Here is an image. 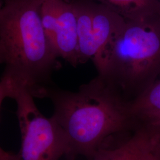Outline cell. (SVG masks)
Wrapping results in <instances>:
<instances>
[{
  "instance_id": "1",
  "label": "cell",
  "mask_w": 160,
  "mask_h": 160,
  "mask_svg": "<svg viewBox=\"0 0 160 160\" xmlns=\"http://www.w3.org/2000/svg\"><path fill=\"white\" fill-rule=\"evenodd\" d=\"M46 98L53 106L52 117L66 136L69 160L81 155L92 160L110 137L135 131L130 104L97 77L76 92L51 86Z\"/></svg>"
},
{
  "instance_id": "2",
  "label": "cell",
  "mask_w": 160,
  "mask_h": 160,
  "mask_svg": "<svg viewBox=\"0 0 160 160\" xmlns=\"http://www.w3.org/2000/svg\"><path fill=\"white\" fill-rule=\"evenodd\" d=\"M43 1L10 0L0 10L1 80L39 98H46L52 75L61 67L43 27Z\"/></svg>"
},
{
  "instance_id": "3",
  "label": "cell",
  "mask_w": 160,
  "mask_h": 160,
  "mask_svg": "<svg viewBox=\"0 0 160 160\" xmlns=\"http://www.w3.org/2000/svg\"><path fill=\"white\" fill-rule=\"evenodd\" d=\"M92 62L103 83L134 101L160 77V12L126 20Z\"/></svg>"
},
{
  "instance_id": "4",
  "label": "cell",
  "mask_w": 160,
  "mask_h": 160,
  "mask_svg": "<svg viewBox=\"0 0 160 160\" xmlns=\"http://www.w3.org/2000/svg\"><path fill=\"white\" fill-rule=\"evenodd\" d=\"M17 103L22 135L21 148L11 160H59L68 154L63 130L52 118L41 113L34 97L22 88H12L10 97Z\"/></svg>"
},
{
  "instance_id": "5",
  "label": "cell",
  "mask_w": 160,
  "mask_h": 160,
  "mask_svg": "<svg viewBox=\"0 0 160 160\" xmlns=\"http://www.w3.org/2000/svg\"><path fill=\"white\" fill-rule=\"evenodd\" d=\"M77 22L79 64L94 61L125 23L126 20L90 0H70Z\"/></svg>"
},
{
  "instance_id": "6",
  "label": "cell",
  "mask_w": 160,
  "mask_h": 160,
  "mask_svg": "<svg viewBox=\"0 0 160 160\" xmlns=\"http://www.w3.org/2000/svg\"><path fill=\"white\" fill-rule=\"evenodd\" d=\"M40 15L48 39L58 57L76 67L79 64L77 22L72 4L65 0H43Z\"/></svg>"
},
{
  "instance_id": "7",
  "label": "cell",
  "mask_w": 160,
  "mask_h": 160,
  "mask_svg": "<svg viewBox=\"0 0 160 160\" xmlns=\"http://www.w3.org/2000/svg\"><path fill=\"white\" fill-rule=\"evenodd\" d=\"M90 1L103 5L123 17L126 20L139 19L155 12H160V4L158 0Z\"/></svg>"
},
{
  "instance_id": "8",
  "label": "cell",
  "mask_w": 160,
  "mask_h": 160,
  "mask_svg": "<svg viewBox=\"0 0 160 160\" xmlns=\"http://www.w3.org/2000/svg\"><path fill=\"white\" fill-rule=\"evenodd\" d=\"M140 142L139 135L133 132L131 137L117 147L100 148L92 160H135Z\"/></svg>"
},
{
  "instance_id": "9",
  "label": "cell",
  "mask_w": 160,
  "mask_h": 160,
  "mask_svg": "<svg viewBox=\"0 0 160 160\" xmlns=\"http://www.w3.org/2000/svg\"><path fill=\"white\" fill-rule=\"evenodd\" d=\"M129 108L135 119L160 110V77L139 97L130 103Z\"/></svg>"
},
{
  "instance_id": "10",
  "label": "cell",
  "mask_w": 160,
  "mask_h": 160,
  "mask_svg": "<svg viewBox=\"0 0 160 160\" xmlns=\"http://www.w3.org/2000/svg\"><path fill=\"white\" fill-rule=\"evenodd\" d=\"M135 131L148 135H160V110L135 120Z\"/></svg>"
},
{
  "instance_id": "11",
  "label": "cell",
  "mask_w": 160,
  "mask_h": 160,
  "mask_svg": "<svg viewBox=\"0 0 160 160\" xmlns=\"http://www.w3.org/2000/svg\"><path fill=\"white\" fill-rule=\"evenodd\" d=\"M138 134L141 138V142L138 149L135 160H160V155L149 148L142 138L139 133Z\"/></svg>"
},
{
  "instance_id": "12",
  "label": "cell",
  "mask_w": 160,
  "mask_h": 160,
  "mask_svg": "<svg viewBox=\"0 0 160 160\" xmlns=\"http://www.w3.org/2000/svg\"><path fill=\"white\" fill-rule=\"evenodd\" d=\"M137 132L141 136L149 148L160 155V135H148L139 132Z\"/></svg>"
},
{
  "instance_id": "13",
  "label": "cell",
  "mask_w": 160,
  "mask_h": 160,
  "mask_svg": "<svg viewBox=\"0 0 160 160\" xmlns=\"http://www.w3.org/2000/svg\"><path fill=\"white\" fill-rule=\"evenodd\" d=\"M7 97H8V87L6 83L2 80H1L0 81V113H1V108L2 103L3 102L4 100ZM0 118H1V115H0Z\"/></svg>"
},
{
  "instance_id": "14",
  "label": "cell",
  "mask_w": 160,
  "mask_h": 160,
  "mask_svg": "<svg viewBox=\"0 0 160 160\" xmlns=\"http://www.w3.org/2000/svg\"><path fill=\"white\" fill-rule=\"evenodd\" d=\"M13 153L7 152L0 147V160H11Z\"/></svg>"
},
{
  "instance_id": "15",
  "label": "cell",
  "mask_w": 160,
  "mask_h": 160,
  "mask_svg": "<svg viewBox=\"0 0 160 160\" xmlns=\"http://www.w3.org/2000/svg\"><path fill=\"white\" fill-rule=\"evenodd\" d=\"M4 6V1L0 0V10L2 8V7Z\"/></svg>"
},
{
  "instance_id": "16",
  "label": "cell",
  "mask_w": 160,
  "mask_h": 160,
  "mask_svg": "<svg viewBox=\"0 0 160 160\" xmlns=\"http://www.w3.org/2000/svg\"><path fill=\"white\" fill-rule=\"evenodd\" d=\"M0 63H2V51L0 48Z\"/></svg>"
},
{
  "instance_id": "17",
  "label": "cell",
  "mask_w": 160,
  "mask_h": 160,
  "mask_svg": "<svg viewBox=\"0 0 160 160\" xmlns=\"http://www.w3.org/2000/svg\"><path fill=\"white\" fill-rule=\"evenodd\" d=\"M3 1H4V2H7V1H10V0H3Z\"/></svg>"
},
{
  "instance_id": "18",
  "label": "cell",
  "mask_w": 160,
  "mask_h": 160,
  "mask_svg": "<svg viewBox=\"0 0 160 160\" xmlns=\"http://www.w3.org/2000/svg\"><path fill=\"white\" fill-rule=\"evenodd\" d=\"M158 1H159V2H160V0H158Z\"/></svg>"
}]
</instances>
